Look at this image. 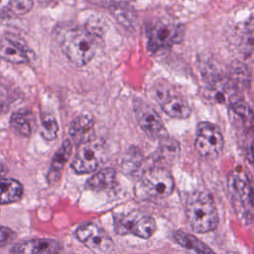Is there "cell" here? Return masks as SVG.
Returning <instances> with one entry per match:
<instances>
[{"label": "cell", "instance_id": "d4e9b609", "mask_svg": "<svg viewBox=\"0 0 254 254\" xmlns=\"http://www.w3.org/2000/svg\"><path fill=\"white\" fill-rule=\"evenodd\" d=\"M6 173H7L6 168H5L3 165H1V164H0V178L4 177V175H5Z\"/></svg>", "mask_w": 254, "mask_h": 254}, {"label": "cell", "instance_id": "9c48e42d", "mask_svg": "<svg viewBox=\"0 0 254 254\" xmlns=\"http://www.w3.org/2000/svg\"><path fill=\"white\" fill-rule=\"evenodd\" d=\"M76 239L88 248L93 254H111L114 242L98 225L87 222L75 230Z\"/></svg>", "mask_w": 254, "mask_h": 254}, {"label": "cell", "instance_id": "7c38bea8", "mask_svg": "<svg viewBox=\"0 0 254 254\" xmlns=\"http://www.w3.org/2000/svg\"><path fill=\"white\" fill-rule=\"evenodd\" d=\"M156 97L163 111L170 117L177 119H186L190 117L191 109L188 101L180 94L170 91H157Z\"/></svg>", "mask_w": 254, "mask_h": 254}, {"label": "cell", "instance_id": "8992f818", "mask_svg": "<svg viewBox=\"0 0 254 254\" xmlns=\"http://www.w3.org/2000/svg\"><path fill=\"white\" fill-rule=\"evenodd\" d=\"M106 146L102 141L91 140L79 145L70 164L75 174L84 175L93 173L105 161Z\"/></svg>", "mask_w": 254, "mask_h": 254}, {"label": "cell", "instance_id": "5b68a950", "mask_svg": "<svg viewBox=\"0 0 254 254\" xmlns=\"http://www.w3.org/2000/svg\"><path fill=\"white\" fill-rule=\"evenodd\" d=\"M114 229L119 235L132 234L148 239L155 233L157 224L150 214L140 210H131L114 216Z\"/></svg>", "mask_w": 254, "mask_h": 254}, {"label": "cell", "instance_id": "e0dca14e", "mask_svg": "<svg viewBox=\"0 0 254 254\" xmlns=\"http://www.w3.org/2000/svg\"><path fill=\"white\" fill-rule=\"evenodd\" d=\"M177 243L186 249L189 254H215L212 249L200 239L186 231L178 230L174 233Z\"/></svg>", "mask_w": 254, "mask_h": 254}, {"label": "cell", "instance_id": "2e32d148", "mask_svg": "<svg viewBox=\"0 0 254 254\" xmlns=\"http://www.w3.org/2000/svg\"><path fill=\"white\" fill-rule=\"evenodd\" d=\"M180 146L179 143L169 137L160 140V146L154 154L155 165L158 167L167 168L173 165L179 157Z\"/></svg>", "mask_w": 254, "mask_h": 254}, {"label": "cell", "instance_id": "7402d4cb", "mask_svg": "<svg viewBox=\"0 0 254 254\" xmlns=\"http://www.w3.org/2000/svg\"><path fill=\"white\" fill-rule=\"evenodd\" d=\"M59 131V125L56 117L51 113H46L42 115L40 134L48 141H53L57 138Z\"/></svg>", "mask_w": 254, "mask_h": 254}, {"label": "cell", "instance_id": "4fadbf2b", "mask_svg": "<svg viewBox=\"0 0 254 254\" xmlns=\"http://www.w3.org/2000/svg\"><path fill=\"white\" fill-rule=\"evenodd\" d=\"M69 141L74 145H81L91 141L95 137L94 120L90 114H80L76 116L68 128Z\"/></svg>", "mask_w": 254, "mask_h": 254}, {"label": "cell", "instance_id": "7a4b0ae2", "mask_svg": "<svg viewBox=\"0 0 254 254\" xmlns=\"http://www.w3.org/2000/svg\"><path fill=\"white\" fill-rule=\"evenodd\" d=\"M188 222L196 233L213 231L219 221L218 211L212 196L205 191L191 192L186 203Z\"/></svg>", "mask_w": 254, "mask_h": 254}, {"label": "cell", "instance_id": "4316f807", "mask_svg": "<svg viewBox=\"0 0 254 254\" xmlns=\"http://www.w3.org/2000/svg\"><path fill=\"white\" fill-rule=\"evenodd\" d=\"M227 254H235V253H227Z\"/></svg>", "mask_w": 254, "mask_h": 254}, {"label": "cell", "instance_id": "6da1fadb", "mask_svg": "<svg viewBox=\"0 0 254 254\" xmlns=\"http://www.w3.org/2000/svg\"><path fill=\"white\" fill-rule=\"evenodd\" d=\"M56 40L66 59L76 66L90 63L96 53L95 40L85 29L63 25L56 29Z\"/></svg>", "mask_w": 254, "mask_h": 254}, {"label": "cell", "instance_id": "3957f363", "mask_svg": "<svg viewBox=\"0 0 254 254\" xmlns=\"http://www.w3.org/2000/svg\"><path fill=\"white\" fill-rule=\"evenodd\" d=\"M232 205L238 218L244 224L253 220V188L247 174L243 171H233L227 180Z\"/></svg>", "mask_w": 254, "mask_h": 254}, {"label": "cell", "instance_id": "cb8c5ba5", "mask_svg": "<svg viewBox=\"0 0 254 254\" xmlns=\"http://www.w3.org/2000/svg\"><path fill=\"white\" fill-rule=\"evenodd\" d=\"M16 238V233L7 226L0 225V247H4Z\"/></svg>", "mask_w": 254, "mask_h": 254}, {"label": "cell", "instance_id": "d6986e66", "mask_svg": "<svg viewBox=\"0 0 254 254\" xmlns=\"http://www.w3.org/2000/svg\"><path fill=\"white\" fill-rule=\"evenodd\" d=\"M24 188L14 179L0 178V204H9L21 199Z\"/></svg>", "mask_w": 254, "mask_h": 254}, {"label": "cell", "instance_id": "484cf974", "mask_svg": "<svg viewBox=\"0 0 254 254\" xmlns=\"http://www.w3.org/2000/svg\"><path fill=\"white\" fill-rule=\"evenodd\" d=\"M3 106H4V103H3L2 97H0V113H1V112H2V110H3Z\"/></svg>", "mask_w": 254, "mask_h": 254}, {"label": "cell", "instance_id": "5bb4252c", "mask_svg": "<svg viewBox=\"0 0 254 254\" xmlns=\"http://www.w3.org/2000/svg\"><path fill=\"white\" fill-rule=\"evenodd\" d=\"M71 150L72 144L69 141V139H66L62 143L61 147L55 153L51 163V167L49 169V173L47 175V180L50 185L56 184L61 179L63 169L65 163L70 158Z\"/></svg>", "mask_w": 254, "mask_h": 254}, {"label": "cell", "instance_id": "9a60e30c", "mask_svg": "<svg viewBox=\"0 0 254 254\" xmlns=\"http://www.w3.org/2000/svg\"><path fill=\"white\" fill-rule=\"evenodd\" d=\"M0 58L12 64H24L29 61L28 54L20 43L12 37H0Z\"/></svg>", "mask_w": 254, "mask_h": 254}, {"label": "cell", "instance_id": "30bf717a", "mask_svg": "<svg viewBox=\"0 0 254 254\" xmlns=\"http://www.w3.org/2000/svg\"><path fill=\"white\" fill-rule=\"evenodd\" d=\"M182 38L183 29L181 26L172 22L162 21L153 26L148 32V48L150 52L155 53L178 44Z\"/></svg>", "mask_w": 254, "mask_h": 254}, {"label": "cell", "instance_id": "ffe728a7", "mask_svg": "<svg viewBox=\"0 0 254 254\" xmlns=\"http://www.w3.org/2000/svg\"><path fill=\"white\" fill-rule=\"evenodd\" d=\"M33 0H0V15L22 16L33 8Z\"/></svg>", "mask_w": 254, "mask_h": 254}, {"label": "cell", "instance_id": "603a6c76", "mask_svg": "<svg viewBox=\"0 0 254 254\" xmlns=\"http://www.w3.org/2000/svg\"><path fill=\"white\" fill-rule=\"evenodd\" d=\"M142 154L138 148H131L123 160V170L127 173L135 172L141 165Z\"/></svg>", "mask_w": 254, "mask_h": 254}, {"label": "cell", "instance_id": "52a82bcc", "mask_svg": "<svg viewBox=\"0 0 254 254\" xmlns=\"http://www.w3.org/2000/svg\"><path fill=\"white\" fill-rule=\"evenodd\" d=\"M223 147L224 138L218 126L210 122H200L197 125L194 149L201 158L215 159L220 155Z\"/></svg>", "mask_w": 254, "mask_h": 254}, {"label": "cell", "instance_id": "277c9868", "mask_svg": "<svg viewBox=\"0 0 254 254\" xmlns=\"http://www.w3.org/2000/svg\"><path fill=\"white\" fill-rule=\"evenodd\" d=\"M138 187L143 197L160 199L173 193L175 181L168 168L153 166L143 173Z\"/></svg>", "mask_w": 254, "mask_h": 254}, {"label": "cell", "instance_id": "ba28073f", "mask_svg": "<svg viewBox=\"0 0 254 254\" xmlns=\"http://www.w3.org/2000/svg\"><path fill=\"white\" fill-rule=\"evenodd\" d=\"M134 115L138 125L148 138L160 141L169 137L161 116L146 102L136 100L134 103Z\"/></svg>", "mask_w": 254, "mask_h": 254}, {"label": "cell", "instance_id": "ac0fdd59", "mask_svg": "<svg viewBox=\"0 0 254 254\" xmlns=\"http://www.w3.org/2000/svg\"><path fill=\"white\" fill-rule=\"evenodd\" d=\"M116 183V173L114 169L104 168L95 173L85 184V188L90 190L102 191L111 190Z\"/></svg>", "mask_w": 254, "mask_h": 254}, {"label": "cell", "instance_id": "8fae6325", "mask_svg": "<svg viewBox=\"0 0 254 254\" xmlns=\"http://www.w3.org/2000/svg\"><path fill=\"white\" fill-rule=\"evenodd\" d=\"M63 245L50 238H33L16 243L12 246L10 254H59Z\"/></svg>", "mask_w": 254, "mask_h": 254}, {"label": "cell", "instance_id": "44dd1931", "mask_svg": "<svg viewBox=\"0 0 254 254\" xmlns=\"http://www.w3.org/2000/svg\"><path fill=\"white\" fill-rule=\"evenodd\" d=\"M11 128L22 137H30L32 134L31 117L28 112H14L10 118Z\"/></svg>", "mask_w": 254, "mask_h": 254}]
</instances>
